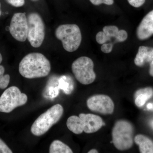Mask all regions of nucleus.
<instances>
[{
    "label": "nucleus",
    "instance_id": "f257e3e1",
    "mask_svg": "<svg viewBox=\"0 0 153 153\" xmlns=\"http://www.w3.org/2000/svg\"><path fill=\"white\" fill-rule=\"evenodd\" d=\"M51 69L49 60L43 54L37 52L25 56L19 65V73L28 79L45 77L49 75Z\"/></svg>",
    "mask_w": 153,
    "mask_h": 153
},
{
    "label": "nucleus",
    "instance_id": "f03ea898",
    "mask_svg": "<svg viewBox=\"0 0 153 153\" xmlns=\"http://www.w3.org/2000/svg\"><path fill=\"white\" fill-rule=\"evenodd\" d=\"M63 111L61 105L57 104L51 107L34 122L31 127L32 133L36 136H41L46 133L59 121L63 115Z\"/></svg>",
    "mask_w": 153,
    "mask_h": 153
},
{
    "label": "nucleus",
    "instance_id": "7ed1b4c3",
    "mask_svg": "<svg viewBox=\"0 0 153 153\" xmlns=\"http://www.w3.org/2000/svg\"><path fill=\"white\" fill-rule=\"evenodd\" d=\"M55 36L62 42L63 48L68 52H73L79 48L82 35L80 29L76 25H63L57 28Z\"/></svg>",
    "mask_w": 153,
    "mask_h": 153
},
{
    "label": "nucleus",
    "instance_id": "20e7f679",
    "mask_svg": "<svg viewBox=\"0 0 153 153\" xmlns=\"http://www.w3.org/2000/svg\"><path fill=\"white\" fill-rule=\"evenodd\" d=\"M134 128L129 122L125 120L118 121L115 124L112 131V143L120 151L130 149L133 144Z\"/></svg>",
    "mask_w": 153,
    "mask_h": 153
},
{
    "label": "nucleus",
    "instance_id": "39448f33",
    "mask_svg": "<svg viewBox=\"0 0 153 153\" xmlns=\"http://www.w3.org/2000/svg\"><path fill=\"white\" fill-rule=\"evenodd\" d=\"M94 67L92 60L89 57L82 56L74 61L71 69L75 78L80 83L88 85L93 82L96 77Z\"/></svg>",
    "mask_w": 153,
    "mask_h": 153
},
{
    "label": "nucleus",
    "instance_id": "423d86ee",
    "mask_svg": "<svg viewBox=\"0 0 153 153\" xmlns=\"http://www.w3.org/2000/svg\"><path fill=\"white\" fill-rule=\"evenodd\" d=\"M28 97L19 88L13 86L6 89L0 97V112L9 113L27 103Z\"/></svg>",
    "mask_w": 153,
    "mask_h": 153
},
{
    "label": "nucleus",
    "instance_id": "0eeeda50",
    "mask_svg": "<svg viewBox=\"0 0 153 153\" xmlns=\"http://www.w3.org/2000/svg\"><path fill=\"white\" fill-rule=\"evenodd\" d=\"M27 39L32 47L38 48L43 44L45 38V26L39 14L32 13L28 16Z\"/></svg>",
    "mask_w": 153,
    "mask_h": 153
},
{
    "label": "nucleus",
    "instance_id": "6e6552de",
    "mask_svg": "<svg viewBox=\"0 0 153 153\" xmlns=\"http://www.w3.org/2000/svg\"><path fill=\"white\" fill-rule=\"evenodd\" d=\"M28 25L26 13L14 14L9 27L12 36L17 41L25 42L27 38Z\"/></svg>",
    "mask_w": 153,
    "mask_h": 153
},
{
    "label": "nucleus",
    "instance_id": "1a4fd4ad",
    "mask_svg": "<svg viewBox=\"0 0 153 153\" xmlns=\"http://www.w3.org/2000/svg\"><path fill=\"white\" fill-rule=\"evenodd\" d=\"M88 107L91 111L102 114H111L114 112V105L108 96L98 94L91 97L87 101Z\"/></svg>",
    "mask_w": 153,
    "mask_h": 153
},
{
    "label": "nucleus",
    "instance_id": "9d476101",
    "mask_svg": "<svg viewBox=\"0 0 153 153\" xmlns=\"http://www.w3.org/2000/svg\"><path fill=\"white\" fill-rule=\"evenodd\" d=\"M79 117L82 120L83 131L85 133L96 132L105 125L101 118L97 115L81 113L79 114Z\"/></svg>",
    "mask_w": 153,
    "mask_h": 153
},
{
    "label": "nucleus",
    "instance_id": "9b49d317",
    "mask_svg": "<svg viewBox=\"0 0 153 153\" xmlns=\"http://www.w3.org/2000/svg\"><path fill=\"white\" fill-rule=\"evenodd\" d=\"M137 37L140 40L148 39L153 35V10L142 20L136 30Z\"/></svg>",
    "mask_w": 153,
    "mask_h": 153
},
{
    "label": "nucleus",
    "instance_id": "f8f14e48",
    "mask_svg": "<svg viewBox=\"0 0 153 153\" xmlns=\"http://www.w3.org/2000/svg\"><path fill=\"white\" fill-rule=\"evenodd\" d=\"M153 60V48L140 46L135 58V64L141 67L146 63H151Z\"/></svg>",
    "mask_w": 153,
    "mask_h": 153
},
{
    "label": "nucleus",
    "instance_id": "ddd939ff",
    "mask_svg": "<svg viewBox=\"0 0 153 153\" xmlns=\"http://www.w3.org/2000/svg\"><path fill=\"white\" fill-rule=\"evenodd\" d=\"M153 95V90L148 87L137 91L135 93V103L139 107H142Z\"/></svg>",
    "mask_w": 153,
    "mask_h": 153
},
{
    "label": "nucleus",
    "instance_id": "4468645a",
    "mask_svg": "<svg viewBox=\"0 0 153 153\" xmlns=\"http://www.w3.org/2000/svg\"><path fill=\"white\" fill-rule=\"evenodd\" d=\"M134 141L139 146L141 153H153V142L147 137L141 134L137 135L135 137Z\"/></svg>",
    "mask_w": 153,
    "mask_h": 153
},
{
    "label": "nucleus",
    "instance_id": "2eb2a0df",
    "mask_svg": "<svg viewBox=\"0 0 153 153\" xmlns=\"http://www.w3.org/2000/svg\"><path fill=\"white\" fill-rule=\"evenodd\" d=\"M66 126L70 131L76 134H79L83 131L82 120L79 117L73 115L68 117Z\"/></svg>",
    "mask_w": 153,
    "mask_h": 153
},
{
    "label": "nucleus",
    "instance_id": "dca6fc26",
    "mask_svg": "<svg viewBox=\"0 0 153 153\" xmlns=\"http://www.w3.org/2000/svg\"><path fill=\"white\" fill-rule=\"evenodd\" d=\"M50 153H72V150L67 145L58 140L52 142L49 147Z\"/></svg>",
    "mask_w": 153,
    "mask_h": 153
},
{
    "label": "nucleus",
    "instance_id": "f3484780",
    "mask_svg": "<svg viewBox=\"0 0 153 153\" xmlns=\"http://www.w3.org/2000/svg\"><path fill=\"white\" fill-rule=\"evenodd\" d=\"M5 69L4 66H0V88L5 89L8 85L10 82V76L7 74L4 75Z\"/></svg>",
    "mask_w": 153,
    "mask_h": 153
},
{
    "label": "nucleus",
    "instance_id": "a211bd4d",
    "mask_svg": "<svg viewBox=\"0 0 153 153\" xmlns=\"http://www.w3.org/2000/svg\"><path fill=\"white\" fill-rule=\"evenodd\" d=\"M118 31V28L115 26H106L103 28V32L110 38H115Z\"/></svg>",
    "mask_w": 153,
    "mask_h": 153
},
{
    "label": "nucleus",
    "instance_id": "6ab92c4d",
    "mask_svg": "<svg viewBox=\"0 0 153 153\" xmlns=\"http://www.w3.org/2000/svg\"><path fill=\"white\" fill-rule=\"evenodd\" d=\"M59 87L65 91L66 94H69L71 92L73 87L69 85V83L65 81L63 77H61L59 80Z\"/></svg>",
    "mask_w": 153,
    "mask_h": 153
},
{
    "label": "nucleus",
    "instance_id": "aec40b11",
    "mask_svg": "<svg viewBox=\"0 0 153 153\" xmlns=\"http://www.w3.org/2000/svg\"><path fill=\"white\" fill-rule=\"evenodd\" d=\"M110 40L111 38L107 36L103 31L98 32L96 36V41L100 44H105Z\"/></svg>",
    "mask_w": 153,
    "mask_h": 153
},
{
    "label": "nucleus",
    "instance_id": "412c9836",
    "mask_svg": "<svg viewBox=\"0 0 153 153\" xmlns=\"http://www.w3.org/2000/svg\"><path fill=\"white\" fill-rule=\"evenodd\" d=\"M128 33L124 30H119L115 38L117 42H122L125 41L127 39Z\"/></svg>",
    "mask_w": 153,
    "mask_h": 153
},
{
    "label": "nucleus",
    "instance_id": "4be33fe9",
    "mask_svg": "<svg viewBox=\"0 0 153 153\" xmlns=\"http://www.w3.org/2000/svg\"><path fill=\"white\" fill-rule=\"evenodd\" d=\"M113 44L112 43H105L101 47L102 52L104 53H109L112 51Z\"/></svg>",
    "mask_w": 153,
    "mask_h": 153
},
{
    "label": "nucleus",
    "instance_id": "5701e85b",
    "mask_svg": "<svg viewBox=\"0 0 153 153\" xmlns=\"http://www.w3.org/2000/svg\"><path fill=\"white\" fill-rule=\"evenodd\" d=\"M13 152L2 140L0 139V153H12Z\"/></svg>",
    "mask_w": 153,
    "mask_h": 153
},
{
    "label": "nucleus",
    "instance_id": "b1692460",
    "mask_svg": "<svg viewBox=\"0 0 153 153\" xmlns=\"http://www.w3.org/2000/svg\"><path fill=\"white\" fill-rule=\"evenodd\" d=\"M6 1L10 4L16 7H22L25 4V0H6Z\"/></svg>",
    "mask_w": 153,
    "mask_h": 153
},
{
    "label": "nucleus",
    "instance_id": "393cba45",
    "mask_svg": "<svg viewBox=\"0 0 153 153\" xmlns=\"http://www.w3.org/2000/svg\"><path fill=\"white\" fill-rule=\"evenodd\" d=\"M128 1L131 5L138 8L143 5L146 0H128Z\"/></svg>",
    "mask_w": 153,
    "mask_h": 153
},
{
    "label": "nucleus",
    "instance_id": "a878e982",
    "mask_svg": "<svg viewBox=\"0 0 153 153\" xmlns=\"http://www.w3.org/2000/svg\"><path fill=\"white\" fill-rule=\"evenodd\" d=\"M94 5H99L103 4V0H89Z\"/></svg>",
    "mask_w": 153,
    "mask_h": 153
},
{
    "label": "nucleus",
    "instance_id": "bb28decb",
    "mask_svg": "<svg viewBox=\"0 0 153 153\" xmlns=\"http://www.w3.org/2000/svg\"><path fill=\"white\" fill-rule=\"evenodd\" d=\"M149 74L151 76H153V65H151L150 66Z\"/></svg>",
    "mask_w": 153,
    "mask_h": 153
},
{
    "label": "nucleus",
    "instance_id": "cd10ccee",
    "mask_svg": "<svg viewBox=\"0 0 153 153\" xmlns=\"http://www.w3.org/2000/svg\"><path fill=\"white\" fill-rule=\"evenodd\" d=\"M88 153H98V151L97 150L95 149H92L89 152H88Z\"/></svg>",
    "mask_w": 153,
    "mask_h": 153
},
{
    "label": "nucleus",
    "instance_id": "c85d7f7f",
    "mask_svg": "<svg viewBox=\"0 0 153 153\" xmlns=\"http://www.w3.org/2000/svg\"><path fill=\"white\" fill-rule=\"evenodd\" d=\"M147 108L149 109H151L153 108V105L152 104V103H149L147 105Z\"/></svg>",
    "mask_w": 153,
    "mask_h": 153
},
{
    "label": "nucleus",
    "instance_id": "c756f323",
    "mask_svg": "<svg viewBox=\"0 0 153 153\" xmlns=\"http://www.w3.org/2000/svg\"><path fill=\"white\" fill-rule=\"evenodd\" d=\"M3 60V57L2 56L1 54L0 53V64L1 63L2 61Z\"/></svg>",
    "mask_w": 153,
    "mask_h": 153
},
{
    "label": "nucleus",
    "instance_id": "7c9ffc66",
    "mask_svg": "<svg viewBox=\"0 0 153 153\" xmlns=\"http://www.w3.org/2000/svg\"><path fill=\"white\" fill-rule=\"evenodd\" d=\"M1 3H0V16H1Z\"/></svg>",
    "mask_w": 153,
    "mask_h": 153
},
{
    "label": "nucleus",
    "instance_id": "2f4dec72",
    "mask_svg": "<svg viewBox=\"0 0 153 153\" xmlns=\"http://www.w3.org/2000/svg\"><path fill=\"white\" fill-rule=\"evenodd\" d=\"M151 126H152V127L153 128V120L152 121V122H151Z\"/></svg>",
    "mask_w": 153,
    "mask_h": 153
},
{
    "label": "nucleus",
    "instance_id": "473e14b6",
    "mask_svg": "<svg viewBox=\"0 0 153 153\" xmlns=\"http://www.w3.org/2000/svg\"><path fill=\"white\" fill-rule=\"evenodd\" d=\"M150 65H153V60L152 61V62H151Z\"/></svg>",
    "mask_w": 153,
    "mask_h": 153
},
{
    "label": "nucleus",
    "instance_id": "72a5a7b5",
    "mask_svg": "<svg viewBox=\"0 0 153 153\" xmlns=\"http://www.w3.org/2000/svg\"><path fill=\"white\" fill-rule=\"evenodd\" d=\"M33 1H37V0H33Z\"/></svg>",
    "mask_w": 153,
    "mask_h": 153
},
{
    "label": "nucleus",
    "instance_id": "f704fd0d",
    "mask_svg": "<svg viewBox=\"0 0 153 153\" xmlns=\"http://www.w3.org/2000/svg\"></svg>",
    "mask_w": 153,
    "mask_h": 153
}]
</instances>
